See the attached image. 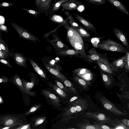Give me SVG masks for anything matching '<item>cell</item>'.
I'll use <instances>...</instances> for the list:
<instances>
[{
  "mask_svg": "<svg viewBox=\"0 0 129 129\" xmlns=\"http://www.w3.org/2000/svg\"><path fill=\"white\" fill-rule=\"evenodd\" d=\"M18 117L12 115L4 116L0 118V124L4 126H9L18 123H22Z\"/></svg>",
  "mask_w": 129,
  "mask_h": 129,
  "instance_id": "cell-13",
  "label": "cell"
},
{
  "mask_svg": "<svg viewBox=\"0 0 129 129\" xmlns=\"http://www.w3.org/2000/svg\"><path fill=\"white\" fill-rule=\"evenodd\" d=\"M85 116L87 117L96 120L101 123L107 124L113 126L116 123V119H113L105 114L98 112H86Z\"/></svg>",
  "mask_w": 129,
  "mask_h": 129,
  "instance_id": "cell-4",
  "label": "cell"
},
{
  "mask_svg": "<svg viewBox=\"0 0 129 129\" xmlns=\"http://www.w3.org/2000/svg\"><path fill=\"white\" fill-rule=\"evenodd\" d=\"M74 14L76 18L86 28L97 34L96 27L92 23L77 13H74Z\"/></svg>",
  "mask_w": 129,
  "mask_h": 129,
  "instance_id": "cell-12",
  "label": "cell"
},
{
  "mask_svg": "<svg viewBox=\"0 0 129 129\" xmlns=\"http://www.w3.org/2000/svg\"><path fill=\"white\" fill-rule=\"evenodd\" d=\"M13 81L14 84L22 91L31 96H34L35 95V92L27 91L23 85L22 81L17 74L14 76Z\"/></svg>",
  "mask_w": 129,
  "mask_h": 129,
  "instance_id": "cell-18",
  "label": "cell"
},
{
  "mask_svg": "<svg viewBox=\"0 0 129 129\" xmlns=\"http://www.w3.org/2000/svg\"><path fill=\"white\" fill-rule=\"evenodd\" d=\"M99 100L105 108L114 115H125V113L119 110L112 102L105 97H101Z\"/></svg>",
  "mask_w": 129,
  "mask_h": 129,
  "instance_id": "cell-7",
  "label": "cell"
},
{
  "mask_svg": "<svg viewBox=\"0 0 129 129\" xmlns=\"http://www.w3.org/2000/svg\"><path fill=\"white\" fill-rule=\"evenodd\" d=\"M100 72L105 85L107 86H110L111 84L112 76L110 74L106 73L101 70L100 71Z\"/></svg>",
  "mask_w": 129,
  "mask_h": 129,
  "instance_id": "cell-26",
  "label": "cell"
},
{
  "mask_svg": "<svg viewBox=\"0 0 129 129\" xmlns=\"http://www.w3.org/2000/svg\"><path fill=\"white\" fill-rule=\"evenodd\" d=\"M31 128L30 125L29 124L22 125L15 128V129H30Z\"/></svg>",
  "mask_w": 129,
  "mask_h": 129,
  "instance_id": "cell-45",
  "label": "cell"
},
{
  "mask_svg": "<svg viewBox=\"0 0 129 129\" xmlns=\"http://www.w3.org/2000/svg\"><path fill=\"white\" fill-rule=\"evenodd\" d=\"M29 59L30 62L36 72L42 78L46 79V76L44 71L31 58Z\"/></svg>",
  "mask_w": 129,
  "mask_h": 129,
  "instance_id": "cell-24",
  "label": "cell"
},
{
  "mask_svg": "<svg viewBox=\"0 0 129 129\" xmlns=\"http://www.w3.org/2000/svg\"><path fill=\"white\" fill-rule=\"evenodd\" d=\"M11 24L21 38L34 42L37 41H39L37 38L21 26L14 22H11Z\"/></svg>",
  "mask_w": 129,
  "mask_h": 129,
  "instance_id": "cell-6",
  "label": "cell"
},
{
  "mask_svg": "<svg viewBox=\"0 0 129 129\" xmlns=\"http://www.w3.org/2000/svg\"><path fill=\"white\" fill-rule=\"evenodd\" d=\"M50 19L55 22L61 24H64L67 22L69 20V18L67 17L66 19L64 20L61 16L54 14L50 18Z\"/></svg>",
  "mask_w": 129,
  "mask_h": 129,
  "instance_id": "cell-27",
  "label": "cell"
},
{
  "mask_svg": "<svg viewBox=\"0 0 129 129\" xmlns=\"http://www.w3.org/2000/svg\"><path fill=\"white\" fill-rule=\"evenodd\" d=\"M64 13L66 16L69 18L71 27L74 29L79 28L80 25L75 21L72 15L70 14L68 11H65Z\"/></svg>",
  "mask_w": 129,
  "mask_h": 129,
  "instance_id": "cell-28",
  "label": "cell"
},
{
  "mask_svg": "<svg viewBox=\"0 0 129 129\" xmlns=\"http://www.w3.org/2000/svg\"><path fill=\"white\" fill-rule=\"evenodd\" d=\"M116 119V123L113 126V129H129V127L126 125L120 120L117 119Z\"/></svg>",
  "mask_w": 129,
  "mask_h": 129,
  "instance_id": "cell-31",
  "label": "cell"
},
{
  "mask_svg": "<svg viewBox=\"0 0 129 129\" xmlns=\"http://www.w3.org/2000/svg\"><path fill=\"white\" fill-rule=\"evenodd\" d=\"M0 47L1 49L5 52L8 56L9 55V48L6 43L1 38V36L0 38Z\"/></svg>",
  "mask_w": 129,
  "mask_h": 129,
  "instance_id": "cell-35",
  "label": "cell"
},
{
  "mask_svg": "<svg viewBox=\"0 0 129 129\" xmlns=\"http://www.w3.org/2000/svg\"><path fill=\"white\" fill-rule=\"evenodd\" d=\"M14 5V4L9 2L4 1L2 2L0 4V7L5 8L10 7Z\"/></svg>",
  "mask_w": 129,
  "mask_h": 129,
  "instance_id": "cell-43",
  "label": "cell"
},
{
  "mask_svg": "<svg viewBox=\"0 0 129 129\" xmlns=\"http://www.w3.org/2000/svg\"><path fill=\"white\" fill-rule=\"evenodd\" d=\"M98 48L108 51L125 54L126 48L122 44L110 38L101 41L98 44Z\"/></svg>",
  "mask_w": 129,
  "mask_h": 129,
  "instance_id": "cell-3",
  "label": "cell"
},
{
  "mask_svg": "<svg viewBox=\"0 0 129 129\" xmlns=\"http://www.w3.org/2000/svg\"><path fill=\"white\" fill-rule=\"evenodd\" d=\"M1 29L4 31H6L7 29V27L4 25H2L1 26Z\"/></svg>",
  "mask_w": 129,
  "mask_h": 129,
  "instance_id": "cell-55",
  "label": "cell"
},
{
  "mask_svg": "<svg viewBox=\"0 0 129 129\" xmlns=\"http://www.w3.org/2000/svg\"><path fill=\"white\" fill-rule=\"evenodd\" d=\"M75 29L77 31L81 36L83 37L88 38L90 37V34L81 25L79 28Z\"/></svg>",
  "mask_w": 129,
  "mask_h": 129,
  "instance_id": "cell-33",
  "label": "cell"
},
{
  "mask_svg": "<svg viewBox=\"0 0 129 129\" xmlns=\"http://www.w3.org/2000/svg\"><path fill=\"white\" fill-rule=\"evenodd\" d=\"M121 95L124 98L129 99V91H125L123 92Z\"/></svg>",
  "mask_w": 129,
  "mask_h": 129,
  "instance_id": "cell-50",
  "label": "cell"
},
{
  "mask_svg": "<svg viewBox=\"0 0 129 129\" xmlns=\"http://www.w3.org/2000/svg\"><path fill=\"white\" fill-rule=\"evenodd\" d=\"M3 103V101L2 98L1 96H0V104H2Z\"/></svg>",
  "mask_w": 129,
  "mask_h": 129,
  "instance_id": "cell-56",
  "label": "cell"
},
{
  "mask_svg": "<svg viewBox=\"0 0 129 129\" xmlns=\"http://www.w3.org/2000/svg\"><path fill=\"white\" fill-rule=\"evenodd\" d=\"M42 106L40 104H37L32 107L30 109L25 113V115L27 116L29 114L32 113L38 110L40 107Z\"/></svg>",
  "mask_w": 129,
  "mask_h": 129,
  "instance_id": "cell-39",
  "label": "cell"
},
{
  "mask_svg": "<svg viewBox=\"0 0 129 129\" xmlns=\"http://www.w3.org/2000/svg\"><path fill=\"white\" fill-rule=\"evenodd\" d=\"M67 129H77V128H75L69 127V128H67Z\"/></svg>",
  "mask_w": 129,
  "mask_h": 129,
  "instance_id": "cell-57",
  "label": "cell"
},
{
  "mask_svg": "<svg viewBox=\"0 0 129 129\" xmlns=\"http://www.w3.org/2000/svg\"><path fill=\"white\" fill-rule=\"evenodd\" d=\"M41 91L43 95L49 100L54 105L57 106H61L60 100L55 95L47 90H42Z\"/></svg>",
  "mask_w": 129,
  "mask_h": 129,
  "instance_id": "cell-17",
  "label": "cell"
},
{
  "mask_svg": "<svg viewBox=\"0 0 129 129\" xmlns=\"http://www.w3.org/2000/svg\"><path fill=\"white\" fill-rule=\"evenodd\" d=\"M87 101L82 98H79L72 103L66 109L62 114L67 119L71 118L72 116L79 113L86 109L87 106Z\"/></svg>",
  "mask_w": 129,
  "mask_h": 129,
  "instance_id": "cell-2",
  "label": "cell"
},
{
  "mask_svg": "<svg viewBox=\"0 0 129 129\" xmlns=\"http://www.w3.org/2000/svg\"><path fill=\"white\" fill-rule=\"evenodd\" d=\"M87 53L89 54L88 55L89 57L88 61L95 62L98 61L110 66V62L106 54H103L98 53L94 48H91Z\"/></svg>",
  "mask_w": 129,
  "mask_h": 129,
  "instance_id": "cell-5",
  "label": "cell"
},
{
  "mask_svg": "<svg viewBox=\"0 0 129 129\" xmlns=\"http://www.w3.org/2000/svg\"><path fill=\"white\" fill-rule=\"evenodd\" d=\"M22 81L24 87L27 91H30L34 85L35 81L34 78L32 79L30 82H28L23 79H22Z\"/></svg>",
  "mask_w": 129,
  "mask_h": 129,
  "instance_id": "cell-30",
  "label": "cell"
},
{
  "mask_svg": "<svg viewBox=\"0 0 129 129\" xmlns=\"http://www.w3.org/2000/svg\"><path fill=\"white\" fill-rule=\"evenodd\" d=\"M36 7L38 8L40 6L41 0H35Z\"/></svg>",
  "mask_w": 129,
  "mask_h": 129,
  "instance_id": "cell-54",
  "label": "cell"
},
{
  "mask_svg": "<svg viewBox=\"0 0 129 129\" xmlns=\"http://www.w3.org/2000/svg\"><path fill=\"white\" fill-rule=\"evenodd\" d=\"M55 53L57 55L63 56H72L79 55H80L78 52L74 49L56 50L55 51Z\"/></svg>",
  "mask_w": 129,
  "mask_h": 129,
  "instance_id": "cell-21",
  "label": "cell"
},
{
  "mask_svg": "<svg viewBox=\"0 0 129 129\" xmlns=\"http://www.w3.org/2000/svg\"><path fill=\"white\" fill-rule=\"evenodd\" d=\"M124 14L128 15L129 13L124 6L118 0H105Z\"/></svg>",
  "mask_w": 129,
  "mask_h": 129,
  "instance_id": "cell-19",
  "label": "cell"
},
{
  "mask_svg": "<svg viewBox=\"0 0 129 129\" xmlns=\"http://www.w3.org/2000/svg\"><path fill=\"white\" fill-rule=\"evenodd\" d=\"M68 21L63 26L66 30L68 41L80 55L88 60L89 57L85 52L82 36L77 31L69 26Z\"/></svg>",
  "mask_w": 129,
  "mask_h": 129,
  "instance_id": "cell-1",
  "label": "cell"
},
{
  "mask_svg": "<svg viewBox=\"0 0 129 129\" xmlns=\"http://www.w3.org/2000/svg\"><path fill=\"white\" fill-rule=\"evenodd\" d=\"M45 118L46 117L44 116L38 118L35 121L34 126L35 127L42 123L45 120Z\"/></svg>",
  "mask_w": 129,
  "mask_h": 129,
  "instance_id": "cell-44",
  "label": "cell"
},
{
  "mask_svg": "<svg viewBox=\"0 0 129 129\" xmlns=\"http://www.w3.org/2000/svg\"><path fill=\"white\" fill-rule=\"evenodd\" d=\"M127 108L129 109V103H128L127 104Z\"/></svg>",
  "mask_w": 129,
  "mask_h": 129,
  "instance_id": "cell-58",
  "label": "cell"
},
{
  "mask_svg": "<svg viewBox=\"0 0 129 129\" xmlns=\"http://www.w3.org/2000/svg\"><path fill=\"white\" fill-rule=\"evenodd\" d=\"M94 62L96 64L101 71L111 74H114V72L110 66L100 61H96Z\"/></svg>",
  "mask_w": 129,
  "mask_h": 129,
  "instance_id": "cell-22",
  "label": "cell"
},
{
  "mask_svg": "<svg viewBox=\"0 0 129 129\" xmlns=\"http://www.w3.org/2000/svg\"><path fill=\"white\" fill-rule=\"evenodd\" d=\"M89 4L97 5L105 4L106 2L105 0H85Z\"/></svg>",
  "mask_w": 129,
  "mask_h": 129,
  "instance_id": "cell-37",
  "label": "cell"
},
{
  "mask_svg": "<svg viewBox=\"0 0 129 129\" xmlns=\"http://www.w3.org/2000/svg\"><path fill=\"white\" fill-rule=\"evenodd\" d=\"M21 8L34 17H37V15L39 13L38 11H36L24 8Z\"/></svg>",
  "mask_w": 129,
  "mask_h": 129,
  "instance_id": "cell-41",
  "label": "cell"
},
{
  "mask_svg": "<svg viewBox=\"0 0 129 129\" xmlns=\"http://www.w3.org/2000/svg\"><path fill=\"white\" fill-rule=\"evenodd\" d=\"M73 72L83 79L88 81L91 80L93 78L91 71L86 68H81L74 70Z\"/></svg>",
  "mask_w": 129,
  "mask_h": 129,
  "instance_id": "cell-9",
  "label": "cell"
},
{
  "mask_svg": "<svg viewBox=\"0 0 129 129\" xmlns=\"http://www.w3.org/2000/svg\"><path fill=\"white\" fill-rule=\"evenodd\" d=\"M126 57V55L125 54L123 56L110 63V66L114 72H116L119 70L124 69Z\"/></svg>",
  "mask_w": 129,
  "mask_h": 129,
  "instance_id": "cell-10",
  "label": "cell"
},
{
  "mask_svg": "<svg viewBox=\"0 0 129 129\" xmlns=\"http://www.w3.org/2000/svg\"><path fill=\"white\" fill-rule=\"evenodd\" d=\"M44 66L51 73L54 75L62 83H63L64 80L67 79L64 75L61 73L59 70L50 67L48 64H45Z\"/></svg>",
  "mask_w": 129,
  "mask_h": 129,
  "instance_id": "cell-20",
  "label": "cell"
},
{
  "mask_svg": "<svg viewBox=\"0 0 129 129\" xmlns=\"http://www.w3.org/2000/svg\"><path fill=\"white\" fill-rule=\"evenodd\" d=\"M113 34L121 43L126 48L129 49V45L127 39L123 31L117 28L112 29Z\"/></svg>",
  "mask_w": 129,
  "mask_h": 129,
  "instance_id": "cell-11",
  "label": "cell"
},
{
  "mask_svg": "<svg viewBox=\"0 0 129 129\" xmlns=\"http://www.w3.org/2000/svg\"><path fill=\"white\" fill-rule=\"evenodd\" d=\"M82 3L76 0L67 1L64 2L61 5L62 8L61 12L64 10L72 11L77 10L79 6L83 5Z\"/></svg>",
  "mask_w": 129,
  "mask_h": 129,
  "instance_id": "cell-14",
  "label": "cell"
},
{
  "mask_svg": "<svg viewBox=\"0 0 129 129\" xmlns=\"http://www.w3.org/2000/svg\"><path fill=\"white\" fill-rule=\"evenodd\" d=\"M14 60L16 63L20 66H22L27 68L26 64V60L24 56L21 54L16 53L15 54Z\"/></svg>",
  "mask_w": 129,
  "mask_h": 129,
  "instance_id": "cell-23",
  "label": "cell"
},
{
  "mask_svg": "<svg viewBox=\"0 0 129 129\" xmlns=\"http://www.w3.org/2000/svg\"><path fill=\"white\" fill-rule=\"evenodd\" d=\"M120 121L129 127V120L126 119H123Z\"/></svg>",
  "mask_w": 129,
  "mask_h": 129,
  "instance_id": "cell-52",
  "label": "cell"
},
{
  "mask_svg": "<svg viewBox=\"0 0 129 129\" xmlns=\"http://www.w3.org/2000/svg\"><path fill=\"white\" fill-rule=\"evenodd\" d=\"M78 96H74L72 97L70 99L69 102L71 103L74 101H75L76 100L78 99Z\"/></svg>",
  "mask_w": 129,
  "mask_h": 129,
  "instance_id": "cell-53",
  "label": "cell"
},
{
  "mask_svg": "<svg viewBox=\"0 0 129 129\" xmlns=\"http://www.w3.org/2000/svg\"><path fill=\"white\" fill-rule=\"evenodd\" d=\"M8 55L7 54L2 50L0 48V59H4L6 58L8 56Z\"/></svg>",
  "mask_w": 129,
  "mask_h": 129,
  "instance_id": "cell-46",
  "label": "cell"
},
{
  "mask_svg": "<svg viewBox=\"0 0 129 129\" xmlns=\"http://www.w3.org/2000/svg\"><path fill=\"white\" fill-rule=\"evenodd\" d=\"M55 81L57 85L59 88L66 91V92H69V89H68L66 86H65L62 83L56 80H55Z\"/></svg>",
  "mask_w": 129,
  "mask_h": 129,
  "instance_id": "cell-42",
  "label": "cell"
},
{
  "mask_svg": "<svg viewBox=\"0 0 129 129\" xmlns=\"http://www.w3.org/2000/svg\"><path fill=\"white\" fill-rule=\"evenodd\" d=\"M125 54L126 55V57L124 70L127 72H129V49H126Z\"/></svg>",
  "mask_w": 129,
  "mask_h": 129,
  "instance_id": "cell-40",
  "label": "cell"
},
{
  "mask_svg": "<svg viewBox=\"0 0 129 129\" xmlns=\"http://www.w3.org/2000/svg\"><path fill=\"white\" fill-rule=\"evenodd\" d=\"M77 126L79 129H100L98 126L94 124L88 123L78 124Z\"/></svg>",
  "mask_w": 129,
  "mask_h": 129,
  "instance_id": "cell-29",
  "label": "cell"
},
{
  "mask_svg": "<svg viewBox=\"0 0 129 129\" xmlns=\"http://www.w3.org/2000/svg\"><path fill=\"white\" fill-rule=\"evenodd\" d=\"M103 37H95L90 39L91 42L93 46L95 48H98V44L100 42L101 40L104 38Z\"/></svg>",
  "mask_w": 129,
  "mask_h": 129,
  "instance_id": "cell-36",
  "label": "cell"
},
{
  "mask_svg": "<svg viewBox=\"0 0 129 129\" xmlns=\"http://www.w3.org/2000/svg\"><path fill=\"white\" fill-rule=\"evenodd\" d=\"M52 36L53 37V40L48 39V41L53 46L55 51L63 50L70 49L56 34L53 33Z\"/></svg>",
  "mask_w": 129,
  "mask_h": 129,
  "instance_id": "cell-8",
  "label": "cell"
},
{
  "mask_svg": "<svg viewBox=\"0 0 129 129\" xmlns=\"http://www.w3.org/2000/svg\"><path fill=\"white\" fill-rule=\"evenodd\" d=\"M23 124L22 123H16L12 125L9 126H4L3 128H1V129H8L12 127L18 125H21Z\"/></svg>",
  "mask_w": 129,
  "mask_h": 129,
  "instance_id": "cell-51",
  "label": "cell"
},
{
  "mask_svg": "<svg viewBox=\"0 0 129 129\" xmlns=\"http://www.w3.org/2000/svg\"><path fill=\"white\" fill-rule=\"evenodd\" d=\"M63 83L69 88L70 90L75 93L77 94L76 90L74 85L67 79L64 80L63 81Z\"/></svg>",
  "mask_w": 129,
  "mask_h": 129,
  "instance_id": "cell-34",
  "label": "cell"
},
{
  "mask_svg": "<svg viewBox=\"0 0 129 129\" xmlns=\"http://www.w3.org/2000/svg\"><path fill=\"white\" fill-rule=\"evenodd\" d=\"M52 87L55 91L60 97L63 98H67L66 93L62 89L55 85H53Z\"/></svg>",
  "mask_w": 129,
  "mask_h": 129,
  "instance_id": "cell-32",
  "label": "cell"
},
{
  "mask_svg": "<svg viewBox=\"0 0 129 129\" xmlns=\"http://www.w3.org/2000/svg\"><path fill=\"white\" fill-rule=\"evenodd\" d=\"M78 0H55L51 4L50 6L49 18L51 17L54 13L59 9L61 5L64 2L70 1Z\"/></svg>",
  "mask_w": 129,
  "mask_h": 129,
  "instance_id": "cell-16",
  "label": "cell"
},
{
  "mask_svg": "<svg viewBox=\"0 0 129 129\" xmlns=\"http://www.w3.org/2000/svg\"><path fill=\"white\" fill-rule=\"evenodd\" d=\"M74 81L84 89L88 88L90 85L89 81L85 80L76 75L74 78Z\"/></svg>",
  "mask_w": 129,
  "mask_h": 129,
  "instance_id": "cell-25",
  "label": "cell"
},
{
  "mask_svg": "<svg viewBox=\"0 0 129 129\" xmlns=\"http://www.w3.org/2000/svg\"><path fill=\"white\" fill-rule=\"evenodd\" d=\"M0 61L2 63L4 64L6 66H7L10 68H12V67L10 65L9 62L6 60L3 59H0Z\"/></svg>",
  "mask_w": 129,
  "mask_h": 129,
  "instance_id": "cell-49",
  "label": "cell"
},
{
  "mask_svg": "<svg viewBox=\"0 0 129 129\" xmlns=\"http://www.w3.org/2000/svg\"><path fill=\"white\" fill-rule=\"evenodd\" d=\"M8 81V78L6 76L1 77L0 78V83H6Z\"/></svg>",
  "mask_w": 129,
  "mask_h": 129,
  "instance_id": "cell-48",
  "label": "cell"
},
{
  "mask_svg": "<svg viewBox=\"0 0 129 129\" xmlns=\"http://www.w3.org/2000/svg\"><path fill=\"white\" fill-rule=\"evenodd\" d=\"M64 24H59L58 26L56 28H55V29H54L53 30H52L51 31H50L49 33H47V34H46L45 35H44V36L45 37H48L49 35L50 34L53 33L54 32H56V31L57 29L59 27H60L62 26H63V25Z\"/></svg>",
  "mask_w": 129,
  "mask_h": 129,
  "instance_id": "cell-47",
  "label": "cell"
},
{
  "mask_svg": "<svg viewBox=\"0 0 129 129\" xmlns=\"http://www.w3.org/2000/svg\"><path fill=\"white\" fill-rule=\"evenodd\" d=\"M53 0H41L39 6L38 8L39 13H44L48 17L49 15L50 10L51 2Z\"/></svg>",
  "mask_w": 129,
  "mask_h": 129,
  "instance_id": "cell-15",
  "label": "cell"
},
{
  "mask_svg": "<svg viewBox=\"0 0 129 129\" xmlns=\"http://www.w3.org/2000/svg\"><path fill=\"white\" fill-rule=\"evenodd\" d=\"M93 124L98 126L100 129H113V127L106 124L105 123H101L98 121L94 122Z\"/></svg>",
  "mask_w": 129,
  "mask_h": 129,
  "instance_id": "cell-38",
  "label": "cell"
}]
</instances>
